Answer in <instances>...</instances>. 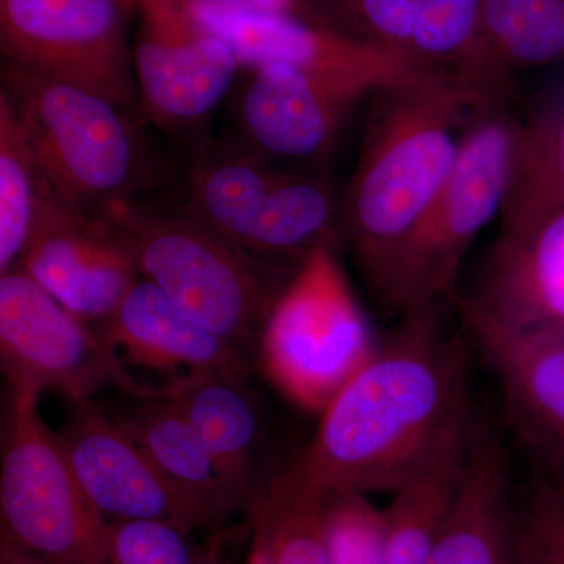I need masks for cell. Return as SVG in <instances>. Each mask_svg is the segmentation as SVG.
<instances>
[{"mask_svg":"<svg viewBox=\"0 0 564 564\" xmlns=\"http://www.w3.org/2000/svg\"><path fill=\"white\" fill-rule=\"evenodd\" d=\"M447 304L413 307L322 413L288 470L329 491L395 492L473 436L467 350L444 328Z\"/></svg>","mask_w":564,"mask_h":564,"instance_id":"cell-1","label":"cell"},{"mask_svg":"<svg viewBox=\"0 0 564 564\" xmlns=\"http://www.w3.org/2000/svg\"><path fill=\"white\" fill-rule=\"evenodd\" d=\"M508 96L447 73L375 90L358 163L340 196L339 239L375 300L404 239L454 169L467 121Z\"/></svg>","mask_w":564,"mask_h":564,"instance_id":"cell-2","label":"cell"},{"mask_svg":"<svg viewBox=\"0 0 564 564\" xmlns=\"http://www.w3.org/2000/svg\"><path fill=\"white\" fill-rule=\"evenodd\" d=\"M0 98L20 122L52 193L68 206L107 210L169 182L137 113L101 96L3 65Z\"/></svg>","mask_w":564,"mask_h":564,"instance_id":"cell-3","label":"cell"},{"mask_svg":"<svg viewBox=\"0 0 564 564\" xmlns=\"http://www.w3.org/2000/svg\"><path fill=\"white\" fill-rule=\"evenodd\" d=\"M181 207L228 242L285 269L295 270L323 243L340 245V198L321 170L274 161L237 139L193 144Z\"/></svg>","mask_w":564,"mask_h":564,"instance_id":"cell-4","label":"cell"},{"mask_svg":"<svg viewBox=\"0 0 564 564\" xmlns=\"http://www.w3.org/2000/svg\"><path fill=\"white\" fill-rule=\"evenodd\" d=\"M131 237L141 276L204 328L250 355L295 270L254 258L176 210L139 202L107 209Z\"/></svg>","mask_w":564,"mask_h":564,"instance_id":"cell-5","label":"cell"},{"mask_svg":"<svg viewBox=\"0 0 564 564\" xmlns=\"http://www.w3.org/2000/svg\"><path fill=\"white\" fill-rule=\"evenodd\" d=\"M510 104H485L467 121L454 169L393 259L378 300L389 314L458 300L464 258L500 217L510 184L519 126Z\"/></svg>","mask_w":564,"mask_h":564,"instance_id":"cell-6","label":"cell"},{"mask_svg":"<svg viewBox=\"0 0 564 564\" xmlns=\"http://www.w3.org/2000/svg\"><path fill=\"white\" fill-rule=\"evenodd\" d=\"M340 245L315 248L293 272L263 325V372L285 397L325 411L377 350L339 261Z\"/></svg>","mask_w":564,"mask_h":564,"instance_id":"cell-7","label":"cell"},{"mask_svg":"<svg viewBox=\"0 0 564 564\" xmlns=\"http://www.w3.org/2000/svg\"><path fill=\"white\" fill-rule=\"evenodd\" d=\"M40 397L10 392L2 429V533L47 564H113L110 521L84 491Z\"/></svg>","mask_w":564,"mask_h":564,"instance_id":"cell-8","label":"cell"},{"mask_svg":"<svg viewBox=\"0 0 564 564\" xmlns=\"http://www.w3.org/2000/svg\"><path fill=\"white\" fill-rule=\"evenodd\" d=\"M132 14V0H0L3 61L139 113Z\"/></svg>","mask_w":564,"mask_h":564,"instance_id":"cell-9","label":"cell"},{"mask_svg":"<svg viewBox=\"0 0 564 564\" xmlns=\"http://www.w3.org/2000/svg\"><path fill=\"white\" fill-rule=\"evenodd\" d=\"M295 17L513 98L514 76L494 52L481 0H300Z\"/></svg>","mask_w":564,"mask_h":564,"instance_id":"cell-10","label":"cell"},{"mask_svg":"<svg viewBox=\"0 0 564 564\" xmlns=\"http://www.w3.org/2000/svg\"><path fill=\"white\" fill-rule=\"evenodd\" d=\"M132 41L141 118L169 133L206 139L203 128L242 73L225 40L196 20L184 0H132Z\"/></svg>","mask_w":564,"mask_h":564,"instance_id":"cell-11","label":"cell"},{"mask_svg":"<svg viewBox=\"0 0 564 564\" xmlns=\"http://www.w3.org/2000/svg\"><path fill=\"white\" fill-rule=\"evenodd\" d=\"M93 328L109 356L113 384L129 397H169L204 373L250 380L248 352L204 328L147 280Z\"/></svg>","mask_w":564,"mask_h":564,"instance_id":"cell-12","label":"cell"},{"mask_svg":"<svg viewBox=\"0 0 564 564\" xmlns=\"http://www.w3.org/2000/svg\"><path fill=\"white\" fill-rule=\"evenodd\" d=\"M0 362L10 392L91 399L113 384L109 356L82 322L21 265L0 273Z\"/></svg>","mask_w":564,"mask_h":564,"instance_id":"cell-13","label":"cell"},{"mask_svg":"<svg viewBox=\"0 0 564 564\" xmlns=\"http://www.w3.org/2000/svg\"><path fill=\"white\" fill-rule=\"evenodd\" d=\"M247 74L237 99L236 139L274 161L313 170L336 150L352 111L381 88L359 77L288 65Z\"/></svg>","mask_w":564,"mask_h":564,"instance_id":"cell-14","label":"cell"},{"mask_svg":"<svg viewBox=\"0 0 564 564\" xmlns=\"http://www.w3.org/2000/svg\"><path fill=\"white\" fill-rule=\"evenodd\" d=\"M18 265L88 325L111 317L141 278L131 237L109 212L77 209L55 195Z\"/></svg>","mask_w":564,"mask_h":564,"instance_id":"cell-15","label":"cell"},{"mask_svg":"<svg viewBox=\"0 0 564 564\" xmlns=\"http://www.w3.org/2000/svg\"><path fill=\"white\" fill-rule=\"evenodd\" d=\"M57 434L82 488L109 521L159 519L198 532L191 508L101 404L70 402Z\"/></svg>","mask_w":564,"mask_h":564,"instance_id":"cell-16","label":"cell"},{"mask_svg":"<svg viewBox=\"0 0 564 564\" xmlns=\"http://www.w3.org/2000/svg\"><path fill=\"white\" fill-rule=\"evenodd\" d=\"M184 3L204 28L231 46L242 70L288 65L359 77L380 87L430 73L391 52L318 28L295 14L248 13L206 0Z\"/></svg>","mask_w":564,"mask_h":564,"instance_id":"cell-17","label":"cell"},{"mask_svg":"<svg viewBox=\"0 0 564 564\" xmlns=\"http://www.w3.org/2000/svg\"><path fill=\"white\" fill-rule=\"evenodd\" d=\"M455 306L467 326L502 332L564 328V212L500 234L473 292Z\"/></svg>","mask_w":564,"mask_h":564,"instance_id":"cell-18","label":"cell"},{"mask_svg":"<svg viewBox=\"0 0 564 564\" xmlns=\"http://www.w3.org/2000/svg\"><path fill=\"white\" fill-rule=\"evenodd\" d=\"M469 329L499 378L508 429L538 477L564 481V332Z\"/></svg>","mask_w":564,"mask_h":564,"instance_id":"cell-19","label":"cell"},{"mask_svg":"<svg viewBox=\"0 0 564 564\" xmlns=\"http://www.w3.org/2000/svg\"><path fill=\"white\" fill-rule=\"evenodd\" d=\"M169 397L202 437L243 518H254L284 467L256 393L247 381L204 373Z\"/></svg>","mask_w":564,"mask_h":564,"instance_id":"cell-20","label":"cell"},{"mask_svg":"<svg viewBox=\"0 0 564 564\" xmlns=\"http://www.w3.org/2000/svg\"><path fill=\"white\" fill-rule=\"evenodd\" d=\"M429 564H518L502 441L478 417L462 484Z\"/></svg>","mask_w":564,"mask_h":564,"instance_id":"cell-21","label":"cell"},{"mask_svg":"<svg viewBox=\"0 0 564 564\" xmlns=\"http://www.w3.org/2000/svg\"><path fill=\"white\" fill-rule=\"evenodd\" d=\"M131 399L110 414L191 508L199 532L215 533L243 518L209 451L177 404L170 397Z\"/></svg>","mask_w":564,"mask_h":564,"instance_id":"cell-22","label":"cell"},{"mask_svg":"<svg viewBox=\"0 0 564 564\" xmlns=\"http://www.w3.org/2000/svg\"><path fill=\"white\" fill-rule=\"evenodd\" d=\"M564 212V93L519 118L500 234L534 228Z\"/></svg>","mask_w":564,"mask_h":564,"instance_id":"cell-23","label":"cell"},{"mask_svg":"<svg viewBox=\"0 0 564 564\" xmlns=\"http://www.w3.org/2000/svg\"><path fill=\"white\" fill-rule=\"evenodd\" d=\"M470 440L393 492L384 508V564H429L462 484Z\"/></svg>","mask_w":564,"mask_h":564,"instance_id":"cell-24","label":"cell"},{"mask_svg":"<svg viewBox=\"0 0 564 564\" xmlns=\"http://www.w3.org/2000/svg\"><path fill=\"white\" fill-rule=\"evenodd\" d=\"M52 195L20 122L0 98V273L20 263Z\"/></svg>","mask_w":564,"mask_h":564,"instance_id":"cell-25","label":"cell"},{"mask_svg":"<svg viewBox=\"0 0 564 564\" xmlns=\"http://www.w3.org/2000/svg\"><path fill=\"white\" fill-rule=\"evenodd\" d=\"M481 9L508 73L564 65V0H481Z\"/></svg>","mask_w":564,"mask_h":564,"instance_id":"cell-26","label":"cell"},{"mask_svg":"<svg viewBox=\"0 0 564 564\" xmlns=\"http://www.w3.org/2000/svg\"><path fill=\"white\" fill-rule=\"evenodd\" d=\"M322 505L323 494L300 484L285 464L258 511L269 525L274 564H329Z\"/></svg>","mask_w":564,"mask_h":564,"instance_id":"cell-27","label":"cell"},{"mask_svg":"<svg viewBox=\"0 0 564 564\" xmlns=\"http://www.w3.org/2000/svg\"><path fill=\"white\" fill-rule=\"evenodd\" d=\"M322 508L329 564H384L388 519L367 494L325 492Z\"/></svg>","mask_w":564,"mask_h":564,"instance_id":"cell-28","label":"cell"},{"mask_svg":"<svg viewBox=\"0 0 564 564\" xmlns=\"http://www.w3.org/2000/svg\"><path fill=\"white\" fill-rule=\"evenodd\" d=\"M518 564H564V481L538 477L513 503Z\"/></svg>","mask_w":564,"mask_h":564,"instance_id":"cell-29","label":"cell"},{"mask_svg":"<svg viewBox=\"0 0 564 564\" xmlns=\"http://www.w3.org/2000/svg\"><path fill=\"white\" fill-rule=\"evenodd\" d=\"M191 530L159 519L110 521L113 564H199L203 544Z\"/></svg>","mask_w":564,"mask_h":564,"instance_id":"cell-30","label":"cell"},{"mask_svg":"<svg viewBox=\"0 0 564 564\" xmlns=\"http://www.w3.org/2000/svg\"><path fill=\"white\" fill-rule=\"evenodd\" d=\"M254 518H242L234 524L210 533L203 544L199 564H237L250 545Z\"/></svg>","mask_w":564,"mask_h":564,"instance_id":"cell-31","label":"cell"},{"mask_svg":"<svg viewBox=\"0 0 564 564\" xmlns=\"http://www.w3.org/2000/svg\"><path fill=\"white\" fill-rule=\"evenodd\" d=\"M223 9L248 11V13L295 14L300 0H206Z\"/></svg>","mask_w":564,"mask_h":564,"instance_id":"cell-32","label":"cell"},{"mask_svg":"<svg viewBox=\"0 0 564 564\" xmlns=\"http://www.w3.org/2000/svg\"><path fill=\"white\" fill-rule=\"evenodd\" d=\"M245 564H274L269 525L261 513L254 516V530L247 549Z\"/></svg>","mask_w":564,"mask_h":564,"instance_id":"cell-33","label":"cell"},{"mask_svg":"<svg viewBox=\"0 0 564 564\" xmlns=\"http://www.w3.org/2000/svg\"><path fill=\"white\" fill-rule=\"evenodd\" d=\"M0 564H47L40 556L32 554L28 549L14 543L11 538L2 533L0 540Z\"/></svg>","mask_w":564,"mask_h":564,"instance_id":"cell-34","label":"cell"},{"mask_svg":"<svg viewBox=\"0 0 564 564\" xmlns=\"http://www.w3.org/2000/svg\"><path fill=\"white\" fill-rule=\"evenodd\" d=\"M560 332H564V328H563V329H560Z\"/></svg>","mask_w":564,"mask_h":564,"instance_id":"cell-35","label":"cell"}]
</instances>
